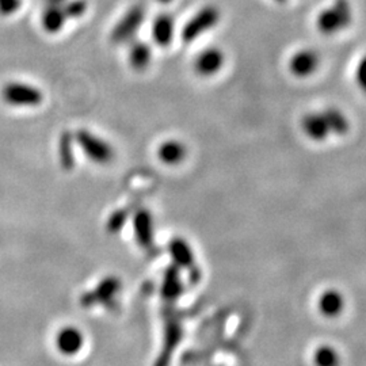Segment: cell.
Listing matches in <instances>:
<instances>
[{
  "mask_svg": "<svg viewBox=\"0 0 366 366\" xmlns=\"http://www.w3.org/2000/svg\"><path fill=\"white\" fill-rule=\"evenodd\" d=\"M175 22L169 14H162L152 23V39L159 46H169L174 39Z\"/></svg>",
  "mask_w": 366,
  "mask_h": 366,
  "instance_id": "30bf717a",
  "label": "cell"
},
{
  "mask_svg": "<svg viewBox=\"0 0 366 366\" xmlns=\"http://www.w3.org/2000/svg\"><path fill=\"white\" fill-rule=\"evenodd\" d=\"M319 65L321 57L314 49H301L296 52L289 61V69L296 78H308L314 75Z\"/></svg>",
  "mask_w": 366,
  "mask_h": 366,
  "instance_id": "8992f818",
  "label": "cell"
},
{
  "mask_svg": "<svg viewBox=\"0 0 366 366\" xmlns=\"http://www.w3.org/2000/svg\"><path fill=\"white\" fill-rule=\"evenodd\" d=\"M135 236L141 247H149L153 243V219L147 209H140L133 217Z\"/></svg>",
  "mask_w": 366,
  "mask_h": 366,
  "instance_id": "9c48e42d",
  "label": "cell"
},
{
  "mask_svg": "<svg viewBox=\"0 0 366 366\" xmlns=\"http://www.w3.org/2000/svg\"><path fill=\"white\" fill-rule=\"evenodd\" d=\"M159 1H162V3H169V1H171V0H159Z\"/></svg>",
  "mask_w": 366,
  "mask_h": 366,
  "instance_id": "7402d4cb",
  "label": "cell"
},
{
  "mask_svg": "<svg viewBox=\"0 0 366 366\" xmlns=\"http://www.w3.org/2000/svg\"><path fill=\"white\" fill-rule=\"evenodd\" d=\"M169 250H170L173 259L177 262V265H181L183 268H189L193 265L191 248L183 237L171 239Z\"/></svg>",
  "mask_w": 366,
  "mask_h": 366,
  "instance_id": "5bb4252c",
  "label": "cell"
},
{
  "mask_svg": "<svg viewBox=\"0 0 366 366\" xmlns=\"http://www.w3.org/2000/svg\"><path fill=\"white\" fill-rule=\"evenodd\" d=\"M321 113H323L324 120L328 125L330 133L343 136L349 132L350 124H349V120L342 110H339L338 107H327Z\"/></svg>",
  "mask_w": 366,
  "mask_h": 366,
  "instance_id": "4fadbf2b",
  "label": "cell"
},
{
  "mask_svg": "<svg viewBox=\"0 0 366 366\" xmlns=\"http://www.w3.org/2000/svg\"><path fill=\"white\" fill-rule=\"evenodd\" d=\"M220 19V12L216 7L208 6L200 10L183 28L182 40L184 43H193L201 37L205 32L213 29Z\"/></svg>",
  "mask_w": 366,
  "mask_h": 366,
  "instance_id": "7a4b0ae2",
  "label": "cell"
},
{
  "mask_svg": "<svg viewBox=\"0 0 366 366\" xmlns=\"http://www.w3.org/2000/svg\"><path fill=\"white\" fill-rule=\"evenodd\" d=\"M226 56L219 47H208L202 50L195 61H194V69L198 75L208 78L216 75L224 65Z\"/></svg>",
  "mask_w": 366,
  "mask_h": 366,
  "instance_id": "52a82bcc",
  "label": "cell"
},
{
  "mask_svg": "<svg viewBox=\"0 0 366 366\" xmlns=\"http://www.w3.org/2000/svg\"><path fill=\"white\" fill-rule=\"evenodd\" d=\"M186 155H187V148L178 140L164 141L158 149L159 159L169 166H175L182 163Z\"/></svg>",
  "mask_w": 366,
  "mask_h": 366,
  "instance_id": "7c38bea8",
  "label": "cell"
},
{
  "mask_svg": "<svg viewBox=\"0 0 366 366\" xmlns=\"http://www.w3.org/2000/svg\"><path fill=\"white\" fill-rule=\"evenodd\" d=\"M129 217V211L128 209H118L116 212H113L107 220V230L110 233H117L120 232L122 227L125 226V223L128 222Z\"/></svg>",
  "mask_w": 366,
  "mask_h": 366,
  "instance_id": "ac0fdd59",
  "label": "cell"
},
{
  "mask_svg": "<svg viewBox=\"0 0 366 366\" xmlns=\"http://www.w3.org/2000/svg\"><path fill=\"white\" fill-rule=\"evenodd\" d=\"M58 160L64 170L69 171L75 166L74 138L69 132H64L58 138Z\"/></svg>",
  "mask_w": 366,
  "mask_h": 366,
  "instance_id": "9a60e30c",
  "label": "cell"
},
{
  "mask_svg": "<svg viewBox=\"0 0 366 366\" xmlns=\"http://www.w3.org/2000/svg\"><path fill=\"white\" fill-rule=\"evenodd\" d=\"M356 79L357 83L361 89V92L366 94V54L364 57H361L358 65H357V71H356Z\"/></svg>",
  "mask_w": 366,
  "mask_h": 366,
  "instance_id": "ffe728a7",
  "label": "cell"
},
{
  "mask_svg": "<svg viewBox=\"0 0 366 366\" xmlns=\"http://www.w3.org/2000/svg\"><path fill=\"white\" fill-rule=\"evenodd\" d=\"M1 96L6 103L19 107H34L43 103L44 94L40 89H36L25 83H8L3 87Z\"/></svg>",
  "mask_w": 366,
  "mask_h": 366,
  "instance_id": "277c9868",
  "label": "cell"
},
{
  "mask_svg": "<svg viewBox=\"0 0 366 366\" xmlns=\"http://www.w3.org/2000/svg\"><path fill=\"white\" fill-rule=\"evenodd\" d=\"M301 128L304 133L314 141H323L330 136V129L321 111L305 114L301 120Z\"/></svg>",
  "mask_w": 366,
  "mask_h": 366,
  "instance_id": "ba28073f",
  "label": "cell"
},
{
  "mask_svg": "<svg viewBox=\"0 0 366 366\" xmlns=\"http://www.w3.org/2000/svg\"><path fill=\"white\" fill-rule=\"evenodd\" d=\"M61 6H63V10H64L68 19L82 18L89 8L87 0H67Z\"/></svg>",
  "mask_w": 366,
  "mask_h": 366,
  "instance_id": "e0dca14e",
  "label": "cell"
},
{
  "mask_svg": "<svg viewBox=\"0 0 366 366\" xmlns=\"http://www.w3.org/2000/svg\"><path fill=\"white\" fill-rule=\"evenodd\" d=\"M144 22V10L141 6H133L118 21L111 32V41L114 44H125L135 39Z\"/></svg>",
  "mask_w": 366,
  "mask_h": 366,
  "instance_id": "5b68a950",
  "label": "cell"
},
{
  "mask_svg": "<svg viewBox=\"0 0 366 366\" xmlns=\"http://www.w3.org/2000/svg\"><path fill=\"white\" fill-rule=\"evenodd\" d=\"M152 58V50L151 46L145 43H133V45L131 46L129 50V61L131 65L133 67V69L136 71H144Z\"/></svg>",
  "mask_w": 366,
  "mask_h": 366,
  "instance_id": "2e32d148",
  "label": "cell"
},
{
  "mask_svg": "<svg viewBox=\"0 0 366 366\" xmlns=\"http://www.w3.org/2000/svg\"><path fill=\"white\" fill-rule=\"evenodd\" d=\"M68 18L63 10V6H50L45 4V8L43 11L41 23L46 33L56 34L61 32L67 23Z\"/></svg>",
  "mask_w": 366,
  "mask_h": 366,
  "instance_id": "8fae6325",
  "label": "cell"
},
{
  "mask_svg": "<svg viewBox=\"0 0 366 366\" xmlns=\"http://www.w3.org/2000/svg\"><path fill=\"white\" fill-rule=\"evenodd\" d=\"M44 1H45V4H50V6H61L67 0H44Z\"/></svg>",
  "mask_w": 366,
  "mask_h": 366,
  "instance_id": "44dd1931",
  "label": "cell"
},
{
  "mask_svg": "<svg viewBox=\"0 0 366 366\" xmlns=\"http://www.w3.org/2000/svg\"><path fill=\"white\" fill-rule=\"evenodd\" d=\"M75 140L80 145V148L83 149L86 156L92 162H95L98 164H106V163L113 160L114 151L110 147V144L107 141L92 135V132H89L86 129H80L76 132Z\"/></svg>",
  "mask_w": 366,
  "mask_h": 366,
  "instance_id": "3957f363",
  "label": "cell"
},
{
  "mask_svg": "<svg viewBox=\"0 0 366 366\" xmlns=\"http://www.w3.org/2000/svg\"><path fill=\"white\" fill-rule=\"evenodd\" d=\"M352 18L353 14L349 1L336 0L331 7L321 11L316 19V26L323 34H334L347 28Z\"/></svg>",
  "mask_w": 366,
  "mask_h": 366,
  "instance_id": "6da1fadb",
  "label": "cell"
},
{
  "mask_svg": "<svg viewBox=\"0 0 366 366\" xmlns=\"http://www.w3.org/2000/svg\"><path fill=\"white\" fill-rule=\"evenodd\" d=\"M23 0H0V15L11 17L22 7Z\"/></svg>",
  "mask_w": 366,
  "mask_h": 366,
  "instance_id": "d6986e66",
  "label": "cell"
}]
</instances>
